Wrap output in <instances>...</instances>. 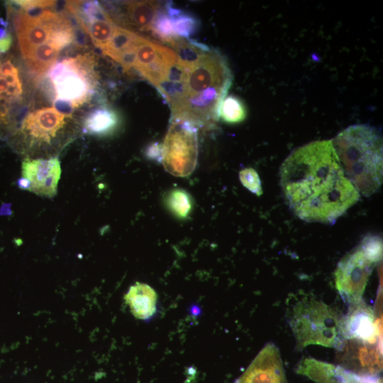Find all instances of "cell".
Instances as JSON below:
<instances>
[{
    "label": "cell",
    "mask_w": 383,
    "mask_h": 383,
    "mask_svg": "<svg viewBox=\"0 0 383 383\" xmlns=\"http://www.w3.org/2000/svg\"><path fill=\"white\" fill-rule=\"evenodd\" d=\"M342 169L358 193L370 196L383 177L382 138L368 124L350 126L331 140Z\"/></svg>",
    "instance_id": "3"
},
{
    "label": "cell",
    "mask_w": 383,
    "mask_h": 383,
    "mask_svg": "<svg viewBox=\"0 0 383 383\" xmlns=\"http://www.w3.org/2000/svg\"><path fill=\"white\" fill-rule=\"evenodd\" d=\"M246 108L241 99L235 96H228L222 101L219 109V117L228 123H237L246 117Z\"/></svg>",
    "instance_id": "23"
},
{
    "label": "cell",
    "mask_w": 383,
    "mask_h": 383,
    "mask_svg": "<svg viewBox=\"0 0 383 383\" xmlns=\"http://www.w3.org/2000/svg\"><path fill=\"white\" fill-rule=\"evenodd\" d=\"M340 321L329 306L306 297L295 306L291 326L301 349L311 344L336 348L341 340Z\"/></svg>",
    "instance_id": "5"
},
{
    "label": "cell",
    "mask_w": 383,
    "mask_h": 383,
    "mask_svg": "<svg viewBox=\"0 0 383 383\" xmlns=\"http://www.w3.org/2000/svg\"><path fill=\"white\" fill-rule=\"evenodd\" d=\"M235 383H287L277 347L265 345Z\"/></svg>",
    "instance_id": "13"
},
{
    "label": "cell",
    "mask_w": 383,
    "mask_h": 383,
    "mask_svg": "<svg viewBox=\"0 0 383 383\" xmlns=\"http://www.w3.org/2000/svg\"><path fill=\"white\" fill-rule=\"evenodd\" d=\"M17 185L21 189L30 191V182L27 179L23 177L18 179Z\"/></svg>",
    "instance_id": "30"
},
{
    "label": "cell",
    "mask_w": 383,
    "mask_h": 383,
    "mask_svg": "<svg viewBox=\"0 0 383 383\" xmlns=\"http://www.w3.org/2000/svg\"><path fill=\"white\" fill-rule=\"evenodd\" d=\"M335 383H382L379 374H360L335 365L334 371Z\"/></svg>",
    "instance_id": "24"
},
{
    "label": "cell",
    "mask_w": 383,
    "mask_h": 383,
    "mask_svg": "<svg viewBox=\"0 0 383 383\" xmlns=\"http://www.w3.org/2000/svg\"><path fill=\"white\" fill-rule=\"evenodd\" d=\"M382 257V239L379 236L370 235L342 258L335 272V282L345 301L353 304L362 300L372 269Z\"/></svg>",
    "instance_id": "6"
},
{
    "label": "cell",
    "mask_w": 383,
    "mask_h": 383,
    "mask_svg": "<svg viewBox=\"0 0 383 383\" xmlns=\"http://www.w3.org/2000/svg\"><path fill=\"white\" fill-rule=\"evenodd\" d=\"M21 172L22 177L30 182L29 192L48 198L56 195L61 176L60 162L57 157H26L22 162Z\"/></svg>",
    "instance_id": "11"
},
{
    "label": "cell",
    "mask_w": 383,
    "mask_h": 383,
    "mask_svg": "<svg viewBox=\"0 0 383 383\" xmlns=\"http://www.w3.org/2000/svg\"><path fill=\"white\" fill-rule=\"evenodd\" d=\"M5 37V32L3 29L0 28V39Z\"/></svg>",
    "instance_id": "31"
},
{
    "label": "cell",
    "mask_w": 383,
    "mask_h": 383,
    "mask_svg": "<svg viewBox=\"0 0 383 383\" xmlns=\"http://www.w3.org/2000/svg\"><path fill=\"white\" fill-rule=\"evenodd\" d=\"M335 367L333 364L306 357L299 362L296 372L316 383H334Z\"/></svg>",
    "instance_id": "20"
},
{
    "label": "cell",
    "mask_w": 383,
    "mask_h": 383,
    "mask_svg": "<svg viewBox=\"0 0 383 383\" xmlns=\"http://www.w3.org/2000/svg\"><path fill=\"white\" fill-rule=\"evenodd\" d=\"M339 366L360 374H379L382 348L355 339H342L336 346Z\"/></svg>",
    "instance_id": "10"
},
{
    "label": "cell",
    "mask_w": 383,
    "mask_h": 383,
    "mask_svg": "<svg viewBox=\"0 0 383 383\" xmlns=\"http://www.w3.org/2000/svg\"><path fill=\"white\" fill-rule=\"evenodd\" d=\"M380 324L376 323L372 309L362 300L350 304L346 316L341 318L340 334L342 339H355L370 344L380 343Z\"/></svg>",
    "instance_id": "12"
},
{
    "label": "cell",
    "mask_w": 383,
    "mask_h": 383,
    "mask_svg": "<svg viewBox=\"0 0 383 383\" xmlns=\"http://www.w3.org/2000/svg\"><path fill=\"white\" fill-rule=\"evenodd\" d=\"M14 3L18 5L21 9L33 10L37 9H48L55 4L53 1H15Z\"/></svg>",
    "instance_id": "27"
},
{
    "label": "cell",
    "mask_w": 383,
    "mask_h": 383,
    "mask_svg": "<svg viewBox=\"0 0 383 383\" xmlns=\"http://www.w3.org/2000/svg\"><path fill=\"white\" fill-rule=\"evenodd\" d=\"M151 33L162 42L172 45L179 38L175 34L171 19L167 14L164 4L158 11L151 27Z\"/></svg>",
    "instance_id": "22"
},
{
    "label": "cell",
    "mask_w": 383,
    "mask_h": 383,
    "mask_svg": "<svg viewBox=\"0 0 383 383\" xmlns=\"http://www.w3.org/2000/svg\"><path fill=\"white\" fill-rule=\"evenodd\" d=\"M48 75L54 90V107L70 117L72 111L94 94L97 83L94 57L85 53L66 58L52 65Z\"/></svg>",
    "instance_id": "4"
},
{
    "label": "cell",
    "mask_w": 383,
    "mask_h": 383,
    "mask_svg": "<svg viewBox=\"0 0 383 383\" xmlns=\"http://www.w3.org/2000/svg\"><path fill=\"white\" fill-rule=\"evenodd\" d=\"M164 204L169 211L179 219L187 218L193 209L194 201L186 190L175 188L170 190L164 196Z\"/></svg>",
    "instance_id": "21"
},
{
    "label": "cell",
    "mask_w": 383,
    "mask_h": 383,
    "mask_svg": "<svg viewBox=\"0 0 383 383\" xmlns=\"http://www.w3.org/2000/svg\"><path fill=\"white\" fill-rule=\"evenodd\" d=\"M172 47L179 56L177 73L157 89L170 106L171 120H185L196 127L213 126L232 84L226 57L191 39L179 38Z\"/></svg>",
    "instance_id": "2"
},
{
    "label": "cell",
    "mask_w": 383,
    "mask_h": 383,
    "mask_svg": "<svg viewBox=\"0 0 383 383\" xmlns=\"http://www.w3.org/2000/svg\"><path fill=\"white\" fill-rule=\"evenodd\" d=\"M121 125L118 112L109 106H100L88 112L82 121V132L104 137L114 133Z\"/></svg>",
    "instance_id": "16"
},
{
    "label": "cell",
    "mask_w": 383,
    "mask_h": 383,
    "mask_svg": "<svg viewBox=\"0 0 383 383\" xmlns=\"http://www.w3.org/2000/svg\"><path fill=\"white\" fill-rule=\"evenodd\" d=\"M162 145L165 170L177 177H186L197 163V127L185 120H171Z\"/></svg>",
    "instance_id": "7"
},
{
    "label": "cell",
    "mask_w": 383,
    "mask_h": 383,
    "mask_svg": "<svg viewBox=\"0 0 383 383\" xmlns=\"http://www.w3.org/2000/svg\"><path fill=\"white\" fill-rule=\"evenodd\" d=\"M61 50L47 42L31 50L23 58L36 75L44 74L56 63Z\"/></svg>",
    "instance_id": "18"
},
{
    "label": "cell",
    "mask_w": 383,
    "mask_h": 383,
    "mask_svg": "<svg viewBox=\"0 0 383 383\" xmlns=\"http://www.w3.org/2000/svg\"><path fill=\"white\" fill-rule=\"evenodd\" d=\"M240 182L250 192L260 195L262 193L261 183L257 173L252 168H245L240 172Z\"/></svg>",
    "instance_id": "25"
},
{
    "label": "cell",
    "mask_w": 383,
    "mask_h": 383,
    "mask_svg": "<svg viewBox=\"0 0 383 383\" xmlns=\"http://www.w3.org/2000/svg\"><path fill=\"white\" fill-rule=\"evenodd\" d=\"M12 43V39L10 36H5L0 39V53L6 52Z\"/></svg>",
    "instance_id": "29"
},
{
    "label": "cell",
    "mask_w": 383,
    "mask_h": 383,
    "mask_svg": "<svg viewBox=\"0 0 383 383\" xmlns=\"http://www.w3.org/2000/svg\"><path fill=\"white\" fill-rule=\"evenodd\" d=\"M280 184L293 212L308 222L333 223L359 199L331 140L292 151L281 166Z\"/></svg>",
    "instance_id": "1"
},
{
    "label": "cell",
    "mask_w": 383,
    "mask_h": 383,
    "mask_svg": "<svg viewBox=\"0 0 383 383\" xmlns=\"http://www.w3.org/2000/svg\"><path fill=\"white\" fill-rule=\"evenodd\" d=\"M164 6L171 19L174 31L177 37L189 39L196 33L199 27V21L195 16L175 8L171 1L165 3Z\"/></svg>",
    "instance_id": "19"
},
{
    "label": "cell",
    "mask_w": 383,
    "mask_h": 383,
    "mask_svg": "<svg viewBox=\"0 0 383 383\" xmlns=\"http://www.w3.org/2000/svg\"><path fill=\"white\" fill-rule=\"evenodd\" d=\"M69 117L55 107H44L28 113L18 131L23 150L30 152L52 145Z\"/></svg>",
    "instance_id": "8"
},
{
    "label": "cell",
    "mask_w": 383,
    "mask_h": 383,
    "mask_svg": "<svg viewBox=\"0 0 383 383\" xmlns=\"http://www.w3.org/2000/svg\"><path fill=\"white\" fill-rule=\"evenodd\" d=\"M75 18L94 45L102 52L111 40L118 26L105 9L101 6L87 16Z\"/></svg>",
    "instance_id": "15"
},
{
    "label": "cell",
    "mask_w": 383,
    "mask_h": 383,
    "mask_svg": "<svg viewBox=\"0 0 383 383\" xmlns=\"http://www.w3.org/2000/svg\"><path fill=\"white\" fill-rule=\"evenodd\" d=\"M135 52L133 70L156 88L165 81L170 69L179 60L172 48L140 35Z\"/></svg>",
    "instance_id": "9"
},
{
    "label": "cell",
    "mask_w": 383,
    "mask_h": 383,
    "mask_svg": "<svg viewBox=\"0 0 383 383\" xmlns=\"http://www.w3.org/2000/svg\"><path fill=\"white\" fill-rule=\"evenodd\" d=\"M12 98L4 92L0 91V122L3 124H8L9 111Z\"/></svg>",
    "instance_id": "26"
},
{
    "label": "cell",
    "mask_w": 383,
    "mask_h": 383,
    "mask_svg": "<svg viewBox=\"0 0 383 383\" xmlns=\"http://www.w3.org/2000/svg\"><path fill=\"white\" fill-rule=\"evenodd\" d=\"M113 16L124 28L151 32L152 22L163 4L155 1H128L120 4Z\"/></svg>",
    "instance_id": "14"
},
{
    "label": "cell",
    "mask_w": 383,
    "mask_h": 383,
    "mask_svg": "<svg viewBox=\"0 0 383 383\" xmlns=\"http://www.w3.org/2000/svg\"><path fill=\"white\" fill-rule=\"evenodd\" d=\"M145 156L152 160L158 162L162 161V145L155 142L148 145L145 150Z\"/></svg>",
    "instance_id": "28"
},
{
    "label": "cell",
    "mask_w": 383,
    "mask_h": 383,
    "mask_svg": "<svg viewBox=\"0 0 383 383\" xmlns=\"http://www.w3.org/2000/svg\"><path fill=\"white\" fill-rule=\"evenodd\" d=\"M124 299L136 318L148 320L157 311V294L147 284L136 282L132 285Z\"/></svg>",
    "instance_id": "17"
}]
</instances>
